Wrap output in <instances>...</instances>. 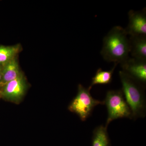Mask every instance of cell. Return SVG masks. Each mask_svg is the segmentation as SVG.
<instances>
[{
  "instance_id": "11",
  "label": "cell",
  "mask_w": 146,
  "mask_h": 146,
  "mask_svg": "<svg viewBox=\"0 0 146 146\" xmlns=\"http://www.w3.org/2000/svg\"><path fill=\"white\" fill-rule=\"evenodd\" d=\"M118 64H114L113 68L108 71H104L100 68L97 70L95 76L92 78L91 84L88 89L91 90L93 86L97 84H107L111 83L115 68Z\"/></svg>"
},
{
  "instance_id": "9",
  "label": "cell",
  "mask_w": 146,
  "mask_h": 146,
  "mask_svg": "<svg viewBox=\"0 0 146 146\" xmlns=\"http://www.w3.org/2000/svg\"><path fill=\"white\" fill-rule=\"evenodd\" d=\"M22 73L17 57L3 66L2 76L0 82V89L7 83L18 77Z\"/></svg>"
},
{
  "instance_id": "12",
  "label": "cell",
  "mask_w": 146,
  "mask_h": 146,
  "mask_svg": "<svg viewBox=\"0 0 146 146\" xmlns=\"http://www.w3.org/2000/svg\"><path fill=\"white\" fill-rule=\"evenodd\" d=\"M21 50L20 44L11 46L0 45V66L3 67L11 60L17 57Z\"/></svg>"
},
{
  "instance_id": "3",
  "label": "cell",
  "mask_w": 146,
  "mask_h": 146,
  "mask_svg": "<svg viewBox=\"0 0 146 146\" xmlns=\"http://www.w3.org/2000/svg\"><path fill=\"white\" fill-rule=\"evenodd\" d=\"M104 102L108 114L105 125L106 127L114 120L122 118L132 119L131 111L121 89L108 91Z\"/></svg>"
},
{
  "instance_id": "1",
  "label": "cell",
  "mask_w": 146,
  "mask_h": 146,
  "mask_svg": "<svg viewBox=\"0 0 146 146\" xmlns=\"http://www.w3.org/2000/svg\"><path fill=\"white\" fill-rule=\"evenodd\" d=\"M100 53L107 62L117 64L129 57V38L124 28L117 26L108 32L103 40Z\"/></svg>"
},
{
  "instance_id": "13",
  "label": "cell",
  "mask_w": 146,
  "mask_h": 146,
  "mask_svg": "<svg viewBox=\"0 0 146 146\" xmlns=\"http://www.w3.org/2000/svg\"><path fill=\"white\" fill-rule=\"evenodd\" d=\"M3 67L0 66V82L1 80L2 76Z\"/></svg>"
},
{
  "instance_id": "7",
  "label": "cell",
  "mask_w": 146,
  "mask_h": 146,
  "mask_svg": "<svg viewBox=\"0 0 146 146\" xmlns=\"http://www.w3.org/2000/svg\"><path fill=\"white\" fill-rule=\"evenodd\" d=\"M120 65L123 72L145 85L146 60L129 57Z\"/></svg>"
},
{
  "instance_id": "4",
  "label": "cell",
  "mask_w": 146,
  "mask_h": 146,
  "mask_svg": "<svg viewBox=\"0 0 146 146\" xmlns=\"http://www.w3.org/2000/svg\"><path fill=\"white\" fill-rule=\"evenodd\" d=\"M90 90L81 84H79L78 93L68 107L71 112L78 115L82 121L91 116L94 108L98 105H104V102L98 100L92 97Z\"/></svg>"
},
{
  "instance_id": "8",
  "label": "cell",
  "mask_w": 146,
  "mask_h": 146,
  "mask_svg": "<svg viewBox=\"0 0 146 146\" xmlns=\"http://www.w3.org/2000/svg\"><path fill=\"white\" fill-rule=\"evenodd\" d=\"M129 41V53L132 58L146 60V35L130 36Z\"/></svg>"
},
{
  "instance_id": "6",
  "label": "cell",
  "mask_w": 146,
  "mask_h": 146,
  "mask_svg": "<svg viewBox=\"0 0 146 146\" xmlns=\"http://www.w3.org/2000/svg\"><path fill=\"white\" fill-rule=\"evenodd\" d=\"M128 15L129 23L125 28L127 35H146V8L137 11L130 10Z\"/></svg>"
},
{
  "instance_id": "5",
  "label": "cell",
  "mask_w": 146,
  "mask_h": 146,
  "mask_svg": "<svg viewBox=\"0 0 146 146\" xmlns=\"http://www.w3.org/2000/svg\"><path fill=\"white\" fill-rule=\"evenodd\" d=\"M27 88L26 79L22 72L18 77L7 83L0 89V97L18 104L23 99Z\"/></svg>"
},
{
  "instance_id": "10",
  "label": "cell",
  "mask_w": 146,
  "mask_h": 146,
  "mask_svg": "<svg viewBox=\"0 0 146 146\" xmlns=\"http://www.w3.org/2000/svg\"><path fill=\"white\" fill-rule=\"evenodd\" d=\"M107 128L105 126L101 125L94 129L92 138V146H111Z\"/></svg>"
},
{
  "instance_id": "2",
  "label": "cell",
  "mask_w": 146,
  "mask_h": 146,
  "mask_svg": "<svg viewBox=\"0 0 146 146\" xmlns=\"http://www.w3.org/2000/svg\"><path fill=\"white\" fill-rule=\"evenodd\" d=\"M124 96L130 108L132 119L144 118L146 115L145 85L124 72H119Z\"/></svg>"
},
{
  "instance_id": "14",
  "label": "cell",
  "mask_w": 146,
  "mask_h": 146,
  "mask_svg": "<svg viewBox=\"0 0 146 146\" xmlns=\"http://www.w3.org/2000/svg\"><path fill=\"white\" fill-rule=\"evenodd\" d=\"M0 98H1V97H0Z\"/></svg>"
}]
</instances>
